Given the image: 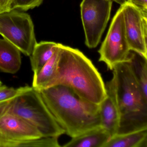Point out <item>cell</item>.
Masks as SVG:
<instances>
[{
	"label": "cell",
	"instance_id": "cell-15",
	"mask_svg": "<svg viewBox=\"0 0 147 147\" xmlns=\"http://www.w3.org/2000/svg\"><path fill=\"white\" fill-rule=\"evenodd\" d=\"M105 147H147V129L115 135Z\"/></svg>",
	"mask_w": 147,
	"mask_h": 147
},
{
	"label": "cell",
	"instance_id": "cell-20",
	"mask_svg": "<svg viewBox=\"0 0 147 147\" xmlns=\"http://www.w3.org/2000/svg\"><path fill=\"white\" fill-rule=\"evenodd\" d=\"M12 0H0V12L11 9Z\"/></svg>",
	"mask_w": 147,
	"mask_h": 147
},
{
	"label": "cell",
	"instance_id": "cell-4",
	"mask_svg": "<svg viewBox=\"0 0 147 147\" xmlns=\"http://www.w3.org/2000/svg\"><path fill=\"white\" fill-rule=\"evenodd\" d=\"M11 113L21 118L37 129L43 137H57L65 134L45 103L37 90L27 91L0 102V114Z\"/></svg>",
	"mask_w": 147,
	"mask_h": 147
},
{
	"label": "cell",
	"instance_id": "cell-11",
	"mask_svg": "<svg viewBox=\"0 0 147 147\" xmlns=\"http://www.w3.org/2000/svg\"><path fill=\"white\" fill-rule=\"evenodd\" d=\"M111 137L109 132L100 126L72 138L63 147H105Z\"/></svg>",
	"mask_w": 147,
	"mask_h": 147
},
{
	"label": "cell",
	"instance_id": "cell-22",
	"mask_svg": "<svg viewBox=\"0 0 147 147\" xmlns=\"http://www.w3.org/2000/svg\"><path fill=\"white\" fill-rule=\"evenodd\" d=\"M2 85V83H1V82L0 80V85Z\"/></svg>",
	"mask_w": 147,
	"mask_h": 147
},
{
	"label": "cell",
	"instance_id": "cell-9",
	"mask_svg": "<svg viewBox=\"0 0 147 147\" xmlns=\"http://www.w3.org/2000/svg\"><path fill=\"white\" fill-rule=\"evenodd\" d=\"M121 7L125 35L130 50L147 57V18L127 0Z\"/></svg>",
	"mask_w": 147,
	"mask_h": 147
},
{
	"label": "cell",
	"instance_id": "cell-21",
	"mask_svg": "<svg viewBox=\"0 0 147 147\" xmlns=\"http://www.w3.org/2000/svg\"><path fill=\"white\" fill-rule=\"evenodd\" d=\"M111 1H114V2L118 3V4H120V5H123L126 1V0H111Z\"/></svg>",
	"mask_w": 147,
	"mask_h": 147
},
{
	"label": "cell",
	"instance_id": "cell-8",
	"mask_svg": "<svg viewBox=\"0 0 147 147\" xmlns=\"http://www.w3.org/2000/svg\"><path fill=\"white\" fill-rule=\"evenodd\" d=\"M130 51L120 6L113 17L106 37L99 50V61L105 63L107 68L112 70L117 64L128 61Z\"/></svg>",
	"mask_w": 147,
	"mask_h": 147
},
{
	"label": "cell",
	"instance_id": "cell-14",
	"mask_svg": "<svg viewBox=\"0 0 147 147\" xmlns=\"http://www.w3.org/2000/svg\"><path fill=\"white\" fill-rule=\"evenodd\" d=\"M127 62L136 81L147 98V57L131 50Z\"/></svg>",
	"mask_w": 147,
	"mask_h": 147
},
{
	"label": "cell",
	"instance_id": "cell-16",
	"mask_svg": "<svg viewBox=\"0 0 147 147\" xmlns=\"http://www.w3.org/2000/svg\"><path fill=\"white\" fill-rule=\"evenodd\" d=\"M57 45L55 42L48 41H42L36 44L30 55L31 64L34 74L38 73L51 59Z\"/></svg>",
	"mask_w": 147,
	"mask_h": 147
},
{
	"label": "cell",
	"instance_id": "cell-17",
	"mask_svg": "<svg viewBox=\"0 0 147 147\" xmlns=\"http://www.w3.org/2000/svg\"><path fill=\"white\" fill-rule=\"evenodd\" d=\"M31 87L25 86L19 88H10L0 85V102L10 99L30 89Z\"/></svg>",
	"mask_w": 147,
	"mask_h": 147
},
{
	"label": "cell",
	"instance_id": "cell-10",
	"mask_svg": "<svg viewBox=\"0 0 147 147\" xmlns=\"http://www.w3.org/2000/svg\"><path fill=\"white\" fill-rule=\"evenodd\" d=\"M106 95L99 106V114L101 126L111 136L117 134L119 128V112L113 93L109 85L105 84Z\"/></svg>",
	"mask_w": 147,
	"mask_h": 147
},
{
	"label": "cell",
	"instance_id": "cell-12",
	"mask_svg": "<svg viewBox=\"0 0 147 147\" xmlns=\"http://www.w3.org/2000/svg\"><path fill=\"white\" fill-rule=\"evenodd\" d=\"M21 65L20 51L16 46L5 39H0V70L14 74Z\"/></svg>",
	"mask_w": 147,
	"mask_h": 147
},
{
	"label": "cell",
	"instance_id": "cell-7",
	"mask_svg": "<svg viewBox=\"0 0 147 147\" xmlns=\"http://www.w3.org/2000/svg\"><path fill=\"white\" fill-rule=\"evenodd\" d=\"M111 0H82L81 17L85 35V44L89 49L98 45L110 19Z\"/></svg>",
	"mask_w": 147,
	"mask_h": 147
},
{
	"label": "cell",
	"instance_id": "cell-6",
	"mask_svg": "<svg viewBox=\"0 0 147 147\" xmlns=\"http://www.w3.org/2000/svg\"><path fill=\"white\" fill-rule=\"evenodd\" d=\"M47 138L21 118L11 114H0V147H46Z\"/></svg>",
	"mask_w": 147,
	"mask_h": 147
},
{
	"label": "cell",
	"instance_id": "cell-13",
	"mask_svg": "<svg viewBox=\"0 0 147 147\" xmlns=\"http://www.w3.org/2000/svg\"><path fill=\"white\" fill-rule=\"evenodd\" d=\"M59 57V48L57 43L56 49L51 59L38 73L34 74L32 86L34 89L40 91L49 87L57 74Z\"/></svg>",
	"mask_w": 147,
	"mask_h": 147
},
{
	"label": "cell",
	"instance_id": "cell-1",
	"mask_svg": "<svg viewBox=\"0 0 147 147\" xmlns=\"http://www.w3.org/2000/svg\"><path fill=\"white\" fill-rule=\"evenodd\" d=\"M38 91L57 123L71 138L101 126L99 105L82 98L69 88L57 85Z\"/></svg>",
	"mask_w": 147,
	"mask_h": 147
},
{
	"label": "cell",
	"instance_id": "cell-19",
	"mask_svg": "<svg viewBox=\"0 0 147 147\" xmlns=\"http://www.w3.org/2000/svg\"><path fill=\"white\" fill-rule=\"evenodd\" d=\"M140 11L143 16L147 18V0H127Z\"/></svg>",
	"mask_w": 147,
	"mask_h": 147
},
{
	"label": "cell",
	"instance_id": "cell-3",
	"mask_svg": "<svg viewBox=\"0 0 147 147\" xmlns=\"http://www.w3.org/2000/svg\"><path fill=\"white\" fill-rule=\"evenodd\" d=\"M113 76L107 82L111 87L119 112L116 135L147 129V98L136 81L127 62L118 63Z\"/></svg>",
	"mask_w": 147,
	"mask_h": 147
},
{
	"label": "cell",
	"instance_id": "cell-5",
	"mask_svg": "<svg viewBox=\"0 0 147 147\" xmlns=\"http://www.w3.org/2000/svg\"><path fill=\"white\" fill-rule=\"evenodd\" d=\"M0 35L27 56L37 43L30 16L16 9L0 12Z\"/></svg>",
	"mask_w": 147,
	"mask_h": 147
},
{
	"label": "cell",
	"instance_id": "cell-2",
	"mask_svg": "<svg viewBox=\"0 0 147 147\" xmlns=\"http://www.w3.org/2000/svg\"><path fill=\"white\" fill-rule=\"evenodd\" d=\"M58 46V70L49 87L66 86L82 98L99 105L106 95L105 84L100 73L79 50L60 43Z\"/></svg>",
	"mask_w": 147,
	"mask_h": 147
},
{
	"label": "cell",
	"instance_id": "cell-18",
	"mask_svg": "<svg viewBox=\"0 0 147 147\" xmlns=\"http://www.w3.org/2000/svg\"><path fill=\"white\" fill-rule=\"evenodd\" d=\"M43 0H12L11 9L26 11L39 6Z\"/></svg>",
	"mask_w": 147,
	"mask_h": 147
}]
</instances>
